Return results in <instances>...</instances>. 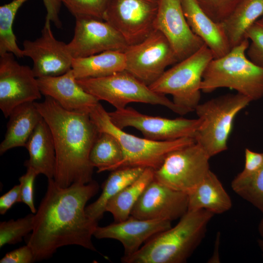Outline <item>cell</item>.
Segmentation results:
<instances>
[{
	"label": "cell",
	"instance_id": "6da1fadb",
	"mask_svg": "<svg viewBox=\"0 0 263 263\" xmlns=\"http://www.w3.org/2000/svg\"><path fill=\"white\" fill-rule=\"evenodd\" d=\"M98 183H75L63 188L48 179L46 192L34 214L33 228L27 242L35 260L51 257L61 247L76 245L96 251L93 242L98 222L85 208L99 190Z\"/></svg>",
	"mask_w": 263,
	"mask_h": 263
},
{
	"label": "cell",
	"instance_id": "7a4b0ae2",
	"mask_svg": "<svg viewBox=\"0 0 263 263\" xmlns=\"http://www.w3.org/2000/svg\"><path fill=\"white\" fill-rule=\"evenodd\" d=\"M35 103L53 135L56 154L55 182L66 188L92 181L94 167L89 155L100 132L89 113L65 110L48 96L43 101Z\"/></svg>",
	"mask_w": 263,
	"mask_h": 263
},
{
	"label": "cell",
	"instance_id": "3957f363",
	"mask_svg": "<svg viewBox=\"0 0 263 263\" xmlns=\"http://www.w3.org/2000/svg\"><path fill=\"white\" fill-rule=\"evenodd\" d=\"M214 214L205 209L188 210L173 227L150 238L139 250L123 256V263H184L204 239Z\"/></svg>",
	"mask_w": 263,
	"mask_h": 263
},
{
	"label": "cell",
	"instance_id": "277c9868",
	"mask_svg": "<svg viewBox=\"0 0 263 263\" xmlns=\"http://www.w3.org/2000/svg\"><path fill=\"white\" fill-rule=\"evenodd\" d=\"M249 44L245 38L225 56L213 58L204 73L201 91L210 93L220 88H228L252 101L263 97V68L247 57Z\"/></svg>",
	"mask_w": 263,
	"mask_h": 263
},
{
	"label": "cell",
	"instance_id": "5b68a950",
	"mask_svg": "<svg viewBox=\"0 0 263 263\" xmlns=\"http://www.w3.org/2000/svg\"><path fill=\"white\" fill-rule=\"evenodd\" d=\"M90 117L100 132L111 134L119 142L123 159L117 169L139 167L158 169L171 152L195 142L194 138L185 137L171 141H154L128 133L116 127L99 102L90 111Z\"/></svg>",
	"mask_w": 263,
	"mask_h": 263
},
{
	"label": "cell",
	"instance_id": "8992f818",
	"mask_svg": "<svg viewBox=\"0 0 263 263\" xmlns=\"http://www.w3.org/2000/svg\"><path fill=\"white\" fill-rule=\"evenodd\" d=\"M252 101L239 93L218 96L196 107L201 123L194 139L210 157L227 149V141L238 113Z\"/></svg>",
	"mask_w": 263,
	"mask_h": 263
},
{
	"label": "cell",
	"instance_id": "52a82bcc",
	"mask_svg": "<svg viewBox=\"0 0 263 263\" xmlns=\"http://www.w3.org/2000/svg\"><path fill=\"white\" fill-rule=\"evenodd\" d=\"M214 58L205 44L193 54L179 61L149 87L153 92L170 94L173 102L187 113L195 111L201 98V85L206 67Z\"/></svg>",
	"mask_w": 263,
	"mask_h": 263
},
{
	"label": "cell",
	"instance_id": "ba28073f",
	"mask_svg": "<svg viewBox=\"0 0 263 263\" xmlns=\"http://www.w3.org/2000/svg\"><path fill=\"white\" fill-rule=\"evenodd\" d=\"M76 80L86 92L98 101L109 102L116 110L124 109L130 103L139 102L161 105L182 115L187 114L165 95L152 91L126 70L103 77Z\"/></svg>",
	"mask_w": 263,
	"mask_h": 263
},
{
	"label": "cell",
	"instance_id": "9c48e42d",
	"mask_svg": "<svg viewBox=\"0 0 263 263\" xmlns=\"http://www.w3.org/2000/svg\"><path fill=\"white\" fill-rule=\"evenodd\" d=\"M210 157L196 142L169 153L154 171V178L174 190L189 194L210 170Z\"/></svg>",
	"mask_w": 263,
	"mask_h": 263
},
{
	"label": "cell",
	"instance_id": "30bf717a",
	"mask_svg": "<svg viewBox=\"0 0 263 263\" xmlns=\"http://www.w3.org/2000/svg\"><path fill=\"white\" fill-rule=\"evenodd\" d=\"M124 53L125 70L148 86L162 75L168 66L178 62L170 43L157 29L139 43L129 45Z\"/></svg>",
	"mask_w": 263,
	"mask_h": 263
},
{
	"label": "cell",
	"instance_id": "8fae6325",
	"mask_svg": "<svg viewBox=\"0 0 263 263\" xmlns=\"http://www.w3.org/2000/svg\"><path fill=\"white\" fill-rule=\"evenodd\" d=\"M159 0H110L103 20L114 27L128 45L136 44L155 29Z\"/></svg>",
	"mask_w": 263,
	"mask_h": 263
},
{
	"label": "cell",
	"instance_id": "7c38bea8",
	"mask_svg": "<svg viewBox=\"0 0 263 263\" xmlns=\"http://www.w3.org/2000/svg\"><path fill=\"white\" fill-rule=\"evenodd\" d=\"M113 123L123 130L128 127L139 131L144 138L154 141H171L194 138L201 120L179 117L169 119L140 113L132 107L108 112Z\"/></svg>",
	"mask_w": 263,
	"mask_h": 263
},
{
	"label": "cell",
	"instance_id": "4fadbf2b",
	"mask_svg": "<svg viewBox=\"0 0 263 263\" xmlns=\"http://www.w3.org/2000/svg\"><path fill=\"white\" fill-rule=\"evenodd\" d=\"M11 53L0 55V109L9 117L17 106L41 97L32 68L20 64Z\"/></svg>",
	"mask_w": 263,
	"mask_h": 263
},
{
	"label": "cell",
	"instance_id": "5bb4252c",
	"mask_svg": "<svg viewBox=\"0 0 263 263\" xmlns=\"http://www.w3.org/2000/svg\"><path fill=\"white\" fill-rule=\"evenodd\" d=\"M128 44L106 21L92 18H75L74 35L67 44L73 58L85 57L107 51L123 52Z\"/></svg>",
	"mask_w": 263,
	"mask_h": 263
},
{
	"label": "cell",
	"instance_id": "9a60e30c",
	"mask_svg": "<svg viewBox=\"0 0 263 263\" xmlns=\"http://www.w3.org/2000/svg\"><path fill=\"white\" fill-rule=\"evenodd\" d=\"M24 56L31 58L36 77L56 76L72 69L73 58L67 44L56 39L51 28V21L45 19L40 36L34 40L23 43Z\"/></svg>",
	"mask_w": 263,
	"mask_h": 263
},
{
	"label": "cell",
	"instance_id": "2e32d148",
	"mask_svg": "<svg viewBox=\"0 0 263 263\" xmlns=\"http://www.w3.org/2000/svg\"><path fill=\"white\" fill-rule=\"evenodd\" d=\"M188 194L174 190L154 178L133 207L131 216L140 219L172 221L188 211Z\"/></svg>",
	"mask_w": 263,
	"mask_h": 263
},
{
	"label": "cell",
	"instance_id": "e0dca14e",
	"mask_svg": "<svg viewBox=\"0 0 263 263\" xmlns=\"http://www.w3.org/2000/svg\"><path fill=\"white\" fill-rule=\"evenodd\" d=\"M155 28L166 37L178 62L195 53L205 44L189 27L181 0H159Z\"/></svg>",
	"mask_w": 263,
	"mask_h": 263
},
{
	"label": "cell",
	"instance_id": "ac0fdd59",
	"mask_svg": "<svg viewBox=\"0 0 263 263\" xmlns=\"http://www.w3.org/2000/svg\"><path fill=\"white\" fill-rule=\"evenodd\" d=\"M171 227V222L140 219L130 216L127 219L105 226H97L94 233L97 239H112L119 241L124 247L123 256H130L150 238Z\"/></svg>",
	"mask_w": 263,
	"mask_h": 263
},
{
	"label": "cell",
	"instance_id": "d6986e66",
	"mask_svg": "<svg viewBox=\"0 0 263 263\" xmlns=\"http://www.w3.org/2000/svg\"><path fill=\"white\" fill-rule=\"evenodd\" d=\"M37 80L42 94L52 98L68 111L90 113L99 102L79 85L72 69L58 76Z\"/></svg>",
	"mask_w": 263,
	"mask_h": 263
},
{
	"label": "cell",
	"instance_id": "ffe728a7",
	"mask_svg": "<svg viewBox=\"0 0 263 263\" xmlns=\"http://www.w3.org/2000/svg\"><path fill=\"white\" fill-rule=\"evenodd\" d=\"M181 5L191 30L211 51L214 58L230 51L231 48L221 23L211 19L196 0H181Z\"/></svg>",
	"mask_w": 263,
	"mask_h": 263
},
{
	"label": "cell",
	"instance_id": "44dd1931",
	"mask_svg": "<svg viewBox=\"0 0 263 263\" xmlns=\"http://www.w3.org/2000/svg\"><path fill=\"white\" fill-rule=\"evenodd\" d=\"M25 148L29 158L25 162L27 168L33 169L38 175L54 178L56 169V154L51 131L43 119L29 137Z\"/></svg>",
	"mask_w": 263,
	"mask_h": 263
},
{
	"label": "cell",
	"instance_id": "7402d4cb",
	"mask_svg": "<svg viewBox=\"0 0 263 263\" xmlns=\"http://www.w3.org/2000/svg\"><path fill=\"white\" fill-rule=\"evenodd\" d=\"M7 130L0 144V154L11 149L24 147L38 123L43 119L35 102L16 107L11 113Z\"/></svg>",
	"mask_w": 263,
	"mask_h": 263
},
{
	"label": "cell",
	"instance_id": "603a6c76",
	"mask_svg": "<svg viewBox=\"0 0 263 263\" xmlns=\"http://www.w3.org/2000/svg\"><path fill=\"white\" fill-rule=\"evenodd\" d=\"M188 196V210L205 209L215 215L224 213L232 207L229 196L211 170Z\"/></svg>",
	"mask_w": 263,
	"mask_h": 263
},
{
	"label": "cell",
	"instance_id": "cb8c5ba5",
	"mask_svg": "<svg viewBox=\"0 0 263 263\" xmlns=\"http://www.w3.org/2000/svg\"><path fill=\"white\" fill-rule=\"evenodd\" d=\"M124 53L107 51L89 56L74 58L72 69L76 79L97 78L125 70Z\"/></svg>",
	"mask_w": 263,
	"mask_h": 263
},
{
	"label": "cell",
	"instance_id": "d4e9b609",
	"mask_svg": "<svg viewBox=\"0 0 263 263\" xmlns=\"http://www.w3.org/2000/svg\"><path fill=\"white\" fill-rule=\"evenodd\" d=\"M263 17V0H244L220 22L231 49L245 38L247 30Z\"/></svg>",
	"mask_w": 263,
	"mask_h": 263
},
{
	"label": "cell",
	"instance_id": "484cf974",
	"mask_svg": "<svg viewBox=\"0 0 263 263\" xmlns=\"http://www.w3.org/2000/svg\"><path fill=\"white\" fill-rule=\"evenodd\" d=\"M145 169L139 167H125L111 171L102 184V191L100 196L95 201L86 207L87 214L98 222L106 212V206L108 201L137 179Z\"/></svg>",
	"mask_w": 263,
	"mask_h": 263
},
{
	"label": "cell",
	"instance_id": "4316f807",
	"mask_svg": "<svg viewBox=\"0 0 263 263\" xmlns=\"http://www.w3.org/2000/svg\"><path fill=\"white\" fill-rule=\"evenodd\" d=\"M154 170L145 168L141 175L112 198L106 206V211L113 216L114 222L127 219L147 186L154 179Z\"/></svg>",
	"mask_w": 263,
	"mask_h": 263
},
{
	"label": "cell",
	"instance_id": "83f0119b",
	"mask_svg": "<svg viewBox=\"0 0 263 263\" xmlns=\"http://www.w3.org/2000/svg\"><path fill=\"white\" fill-rule=\"evenodd\" d=\"M123 159L122 148L115 137L107 132H100L89 155L90 161L97 168V172L116 169Z\"/></svg>",
	"mask_w": 263,
	"mask_h": 263
},
{
	"label": "cell",
	"instance_id": "f1b7e54d",
	"mask_svg": "<svg viewBox=\"0 0 263 263\" xmlns=\"http://www.w3.org/2000/svg\"><path fill=\"white\" fill-rule=\"evenodd\" d=\"M28 0H13L0 6V55L11 53L16 56H24L18 45L13 24L18 11Z\"/></svg>",
	"mask_w": 263,
	"mask_h": 263
},
{
	"label": "cell",
	"instance_id": "f546056e",
	"mask_svg": "<svg viewBox=\"0 0 263 263\" xmlns=\"http://www.w3.org/2000/svg\"><path fill=\"white\" fill-rule=\"evenodd\" d=\"M34 214H29L16 220L11 219L0 223V247L22 241L33 228Z\"/></svg>",
	"mask_w": 263,
	"mask_h": 263
},
{
	"label": "cell",
	"instance_id": "4dcf8cb0",
	"mask_svg": "<svg viewBox=\"0 0 263 263\" xmlns=\"http://www.w3.org/2000/svg\"><path fill=\"white\" fill-rule=\"evenodd\" d=\"M75 17H88L103 20L110 0H60Z\"/></svg>",
	"mask_w": 263,
	"mask_h": 263
},
{
	"label": "cell",
	"instance_id": "1f68e13d",
	"mask_svg": "<svg viewBox=\"0 0 263 263\" xmlns=\"http://www.w3.org/2000/svg\"><path fill=\"white\" fill-rule=\"evenodd\" d=\"M233 191L263 214V167L251 179Z\"/></svg>",
	"mask_w": 263,
	"mask_h": 263
},
{
	"label": "cell",
	"instance_id": "d6a6232c",
	"mask_svg": "<svg viewBox=\"0 0 263 263\" xmlns=\"http://www.w3.org/2000/svg\"><path fill=\"white\" fill-rule=\"evenodd\" d=\"M244 159V169L231 182L233 190L249 181L263 167V152H255L246 148Z\"/></svg>",
	"mask_w": 263,
	"mask_h": 263
},
{
	"label": "cell",
	"instance_id": "836d02e7",
	"mask_svg": "<svg viewBox=\"0 0 263 263\" xmlns=\"http://www.w3.org/2000/svg\"><path fill=\"white\" fill-rule=\"evenodd\" d=\"M205 12L214 21L220 23L244 0H196Z\"/></svg>",
	"mask_w": 263,
	"mask_h": 263
},
{
	"label": "cell",
	"instance_id": "e575fe53",
	"mask_svg": "<svg viewBox=\"0 0 263 263\" xmlns=\"http://www.w3.org/2000/svg\"><path fill=\"white\" fill-rule=\"evenodd\" d=\"M245 38L250 41L246 52L247 56L263 68V23L259 20L255 22L246 31Z\"/></svg>",
	"mask_w": 263,
	"mask_h": 263
},
{
	"label": "cell",
	"instance_id": "d590c367",
	"mask_svg": "<svg viewBox=\"0 0 263 263\" xmlns=\"http://www.w3.org/2000/svg\"><path fill=\"white\" fill-rule=\"evenodd\" d=\"M38 175L33 169L28 168L26 172L19 178L22 202L26 205L34 214L37 210L34 204V182Z\"/></svg>",
	"mask_w": 263,
	"mask_h": 263
},
{
	"label": "cell",
	"instance_id": "8d00e7d4",
	"mask_svg": "<svg viewBox=\"0 0 263 263\" xmlns=\"http://www.w3.org/2000/svg\"><path fill=\"white\" fill-rule=\"evenodd\" d=\"M36 261L34 252L28 245L7 253L0 260V263H30Z\"/></svg>",
	"mask_w": 263,
	"mask_h": 263
},
{
	"label": "cell",
	"instance_id": "74e56055",
	"mask_svg": "<svg viewBox=\"0 0 263 263\" xmlns=\"http://www.w3.org/2000/svg\"><path fill=\"white\" fill-rule=\"evenodd\" d=\"M22 202L19 184L14 186L0 198V214L4 215L16 203Z\"/></svg>",
	"mask_w": 263,
	"mask_h": 263
},
{
	"label": "cell",
	"instance_id": "f35d334b",
	"mask_svg": "<svg viewBox=\"0 0 263 263\" xmlns=\"http://www.w3.org/2000/svg\"><path fill=\"white\" fill-rule=\"evenodd\" d=\"M47 11L45 19L53 22L57 28H60L62 23L59 18L61 2L60 0H42Z\"/></svg>",
	"mask_w": 263,
	"mask_h": 263
},
{
	"label": "cell",
	"instance_id": "ab89813d",
	"mask_svg": "<svg viewBox=\"0 0 263 263\" xmlns=\"http://www.w3.org/2000/svg\"><path fill=\"white\" fill-rule=\"evenodd\" d=\"M258 231L261 238L263 239V218L261 220L258 226Z\"/></svg>",
	"mask_w": 263,
	"mask_h": 263
},
{
	"label": "cell",
	"instance_id": "60d3db41",
	"mask_svg": "<svg viewBox=\"0 0 263 263\" xmlns=\"http://www.w3.org/2000/svg\"><path fill=\"white\" fill-rule=\"evenodd\" d=\"M258 243L263 256V239L261 238V239L259 240Z\"/></svg>",
	"mask_w": 263,
	"mask_h": 263
},
{
	"label": "cell",
	"instance_id": "b9f144b4",
	"mask_svg": "<svg viewBox=\"0 0 263 263\" xmlns=\"http://www.w3.org/2000/svg\"><path fill=\"white\" fill-rule=\"evenodd\" d=\"M259 20L263 23V17Z\"/></svg>",
	"mask_w": 263,
	"mask_h": 263
}]
</instances>
